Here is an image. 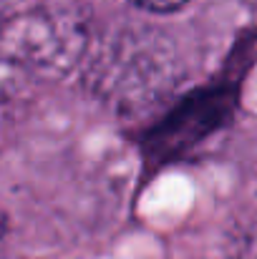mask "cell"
I'll list each match as a JSON object with an SVG mask.
<instances>
[{"label": "cell", "instance_id": "6da1fadb", "mask_svg": "<svg viewBox=\"0 0 257 259\" xmlns=\"http://www.w3.org/2000/svg\"><path fill=\"white\" fill-rule=\"evenodd\" d=\"M131 5L149 10V13H174L179 8H184L189 0H129Z\"/></svg>", "mask_w": 257, "mask_h": 259}]
</instances>
